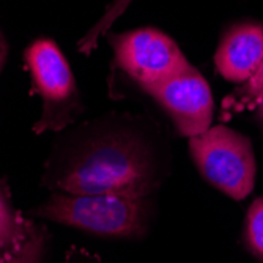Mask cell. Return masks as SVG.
I'll use <instances>...</instances> for the list:
<instances>
[{
  "label": "cell",
  "instance_id": "cell-1",
  "mask_svg": "<svg viewBox=\"0 0 263 263\" xmlns=\"http://www.w3.org/2000/svg\"><path fill=\"white\" fill-rule=\"evenodd\" d=\"M148 153L125 137H101L68 155L52 172L51 186L68 194L147 197L155 189Z\"/></svg>",
  "mask_w": 263,
  "mask_h": 263
},
{
  "label": "cell",
  "instance_id": "cell-2",
  "mask_svg": "<svg viewBox=\"0 0 263 263\" xmlns=\"http://www.w3.org/2000/svg\"><path fill=\"white\" fill-rule=\"evenodd\" d=\"M32 213L36 218L95 235L136 238L147 229L148 208L145 197L55 193Z\"/></svg>",
  "mask_w": 263,
  "mask_h": 263
},
{
  "label": "cell",
  "instance_id": "cell-3",
  "mask_svg": "<svg viewBox=\"0 0 263 263\" xmlns=\"http://www.w3.org/2000/svg\"><path fill=\"white\" fill-rule=\"evenodd\" d=\"M189 152L200 175L226 196L243 200L254 189L255 156L251 140L218 125L189 139Z\"/></svg>",
  "mask_w": 263,
  "mask_h": 263
},
{
  "label": "cell",
  "instance_id": "cell-4",
  "mask_svg": "<svg viewBox=\"0 0 263 263\" xmlns=\"http://www.w3.org/2000/svg\"><path fill=\"white\" fill-rule=\"evenodd\" d=\"M26 62L44 103L35 131L63 128L79 107L76 81L65 55L52 40H36L26 51Z\"/></svg>",
  "mask_w": 263,
  "mask_h": 263
},
{
  "label": "cell",
  "instance_id": "cell-5",
  "mask_svg": "<svg viewBox=\"0 0 263 263\" xmlns=\"http://www.w3.org/2000/svg\"><path fill=\"white\" fill-rule=\"evenodd\" d=\"M110 43L117 63L147 91L191 65L178 44L156 29H139L115 35Z\"/></svg>",
  "mask_w": 263,
  "mask_h": 263
},
{
  "label": "cell",
  "instance_id": "cell-6",
  "mask_svg": "<svg viewBox=\"0 0 263 263\" xmlns=\"http://www.w3.org/2000/svg\"><path fill=\"white\" fill-rule=\"evenodd\" d=\"M148 93L171 115L181 136L191 139L211 128L213 95L205 78L193 65L150 88Z\"/></svg>",
  "mask_w": 263,
  "mask_h": 263
},
{
  "label": "cell",
  "instance_id": "cell-7",
  "mask_svg": "<svg viewBox=\"0 0 263 263\" xmlns=\"http://www.w3.org/2000/svg\"><path fill=\"white\" fill-rule=\"evenodd\" d=\"M263 62V26L240 22L222 36L214 63L219 74L235 84H246Z\"/></svg>",
  "mask_w": 263,
  "mask_h": 263
},
{
  "label": "cell",
  "instance_id": "cell-8",
  "mask_svg": "<svg viewBox=\"0 0 263 263\" xmlns=\"http://www.w3.org/2000/svg\"><path fill=\"white\" fill-rule=\"evenodd\" d=\"M131 2L133 0H114V2L109 5V8L106 10V13L103 14V17L95 24L91 30L79 41V51L85 52V54L90 52L93 47L97 46L98 38L112 27V24L125 13V10L129 7Z\"/></svg>",
  "mask_w": 263,
  "mask_h": 263
},
{
  "label": "cell",
  "instance_id": "cell-9",
  "mask_svg": "<svg viewBox=\"0 0 263 263\" xmlns=\"http://www.w3.org/2000/svg\"><path fill=\"white\" fill-rule=\"evenodd\" d=\"M245 238L249 251L257 258L263 260V197L254 200L248 211Z\"/></svg>",
  "mask_w": 263,
  "mask_h": 263
},
{
  "label": "cell",
  "instance_id": "cell-10",
  "mask_svg": "<svg viewBox=\"0 0 263 263\" xmlns=\"http://www.w3.org/2000/svg\"><path fill=\"white\" fill-rule=\"evenodd\" d=\"M24 238L26 236L22 233L17 218L0 193V248L13 251L22 243Z\"/></svg>",
  "mask_w": 263,
  "mask_h": 263
},
{
  "label": "cell",
  "instance_id": "cell-11",
  "mask_svg": "<svg viewBox=\"0 0 263 263\" xmlns=\"http://www.w3.org/2000/svg\"><path fill=\"white\" fill-rule=\"evenodd\" d=\"M44 251V236L35 230L26 236L22 243L11 251V255L4 263H40Z\"/></svg>",
  "mask_w": 263,
  "mask_h": 263
},
{
  "label": "cell",
  "instance_id": "cell-12",
  "mask_svg": "<svg viewBox=\"0 0 263 263\" xmlns=\"http://www.w3.org/2000/svg\"><path fill=\"white\" fill-rule=\"evenodd\" d=\"M263 91V62L260 65V68L257 69V73L246 82L243 84L241 90L238 91L240 95V100L245 103H252V100Z\"/></svg>",
  "mask_w": 263,
  "mask_h": 263
},
{
  "label": "cell",
  "instance_id": "cell-13",
  "mask_svg": "<svg viewBox=\"0 0 263 263\" xmlns=\"http://www.w3.org/2000/svg\"><path fill=\"white\" fill-rule=\"evenodd\" d=\"M251 104L257 107V110H258V115L263 118V91H261L260 95H257V97L252 100V103H251Z\"/></svg>",
  "mask_w": 263,
  "mask_h": 263
},
{
  "label": "cell",
  "instance_id": "cell-14",
  "mask_svg": "<svg viewBox=\"0 0 263 263\" xmlns=\"http://www.w3.org/2000/svg\"><path fill=\"white\" fill-rule=\"evenodd\" d=\"M5 52H7L5 41H4L2 35H0V66H2V63H4V60H5Z\"/></svg>",
  "mask_w": 263,
  "mask_h": 263
}]
</instances>
